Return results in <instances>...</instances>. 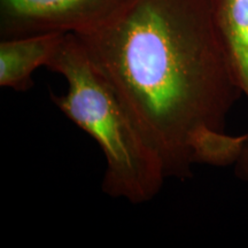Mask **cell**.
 Segmentation results:
<instances>
[{"instance_id": "7a4b0ae2", "label": "cell", "mask_w": 248, "mask_h": 248, "mask_svg": "<svg viewBox=\"0 0 248 248\" xmlns=\"http://www.w3.org/2000/svg\"><path fill=\"white\" fill-rule=\"evenodd\" d=\"M47 68L67 82V92L53 95L54 104L105 155L104 191L132 203L153 199L168 178L162 160L74 33L64 35Z\"/></svg>"}, {"instance_id": "6da1fadb", "label": "cell", "mask_w": 248, "mask_h": 248, "mask_svg": "<svg viewBox=\"0 0 248 248\" xmlns=\"http://www.w3.org/2000/svg\"><path fill=\"white\" fill-rule=\"evenodd\" d=\"M159 153L167 177L194 164L239 159L247 133L225 132L243 94L214 24L209 0H130L74 33Z\"/></svg>"}, {"instance_id": "3957f363", "label": "cell", "mask_w": 248, "mask_h": 248, "mask_svg": "<svg viewBox=\"0 0 248 248\" xmlns=\"http://www.w3.org/2000/svg\"><path fill=\"white\" fill-rule=\"evenodd\" d=\"M130 0H0L1 39L79 33L99 26Z\"/></svg>"}, {"instance_id": "5b68a950", "label": "cell", "mask_w": 248, "mask_h": 248, "mask_svg": "<svg viewBox=\"0 0 248 248\" xmlns=\"http://www.w3.org/2000/svg\"><path fill=\"white\" fill-rule=\"evenodd\" d=\"M214 24L241 91L248 98V0H209Z\"/></svg>"}, {"instance_id": "277c9868", "label": "cell", "mask_w": 248, "mask_h": 248, "mask_svg": "<svg viewBox=\"0 0 248 248\" xmlns=\"http://www.w3.org/2000/svg\"><path fill=\"white\" fill-rule=\"evenodd\" d=\"M66 33L45 32L1 39L0 85L26 91L33 85L32 74L47 67Z\"/></svg>"}]
</instances>
